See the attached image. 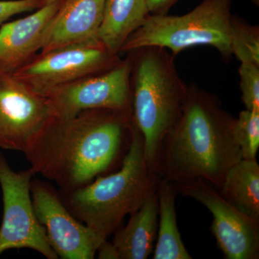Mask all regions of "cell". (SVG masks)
Listing matches in <instances>:
<instances>
[{"label":"cell","instance_id":"cell-1","mask_svg":"<svg viewBox=\"0 0 259 259\" xmlns=\"http://www.w3.org/2000/svg\"><path fill=\"white\" fill-rule=\"evenodd\" d=\"M132 114L97 109L54 118L25 151L30 168L62 192L91 183L128 150Z\"/></svg>","mask_w":259,"mask_h":259},{"label":"cell","instance_id":"cell-2","mask_svg":"<svg viewBox=\"0 0 259 259\" xmlns=\"http://www.w3.org/2000/svg\"><path fill=\"white\" fill-rule=\"evenodd\" d=\"M235 120L214 97L187 88L180 115L162 141L158 176L174 183L203 180L220 190L230 168L242 159Z\"/></svg>","mask_w":259,"mask_h":259},{"label":"cell","instance_id":"cell-3","mask_svg":"<svg viewBox=\"0 0 259 259\" xmlns=\"http://www.w3.org/2000/svg\"><path fill=\"white\" fill-rule=\"evenodd\" d=\"M159 178L148 166L144 137L132 119L131 142L120 169L59 194L76 219L107 240L125 216L139 210L156 192Z\"/></svg>","mask_w":259,"mask_h":259},{"label":"cell","instance_id":"cell-4","mask_svg":"<svg viewBox=\"0 0 259 259\" xmlns=\"http://www.w3.org/2000/svg\"><path fill=\"white\" fill-rule=\"evenodd\" d=\"M141 50L131 89L132 117L144 137L148 166L157 174L162 141L180 115L187 88L181 82L163 49Z\"/></svg>","mask_w":259,"mask_h":259},{"label":"cell","instance_id":"cell-5","mask_svg":"<svg viewBox=\"0 0 259 259\" xmlns=\"http://www.w3.org/2000/svg\"><path fill=\"white\" fill-rule=\"evenodd\" d=\"M231 0H203L182 16L148 15L125 42L120 52L146 47L168 49L175 55L196 47L211 46L224 57L231 52Z\"/></svg>","mask_w":259,"mask_h":259},{"label":"cell","instance_id":"cell-6","mask_svg":"<svg viewBox=\"0 0 259 259\" xmlns=\"http://www.w3.org/2000/svg\"><path fill=\"white\" fill-rule=\"evenodd\" d=\"M31 168L12 169L0 152V187L3 218L0 227V255L12 249L30 248L48 259L59 258L51 246L45 228L35 214L31 197Z\"/></svg>","mask_w":259,"mask_h":259},{"label":"cell","instance_id":"cell-7","mask_svg":"<svg viewBox=\"0 0 259 259\" xmlns=\"http://www.w3.org/2000/svg\"><path fill=\"white\" fill-rule=\"evenodd\" d=\"M131 61H120L104 72L51 89L42 94L55 118H68L89 110L132 114Z\"/></svg>","mask_w":259,"mask_h":259},{"label":"cell","instance_id":"cell-8","mask_svg":"<svg viewBox=\"0 0 259 259\" xmlns=\"http://www.w3.org/2000/svg\"><path fill=\"white\" fill-rule=\"evenodd\" d=\"M120 62L101 42H88L36 54L13 74L42 95L56 88L104 72Z\"/></svg>","mask_w":259,"mask_h":259},{"label":"cell","instance_id":"cell-9","mask_svg":"<svg viewBox=\"0 0 259 259\" xmlns=\"http://www.w3.org/2000/svg\"><path fill=\"white\" fill-rule=\"evenodd\" d=\"M174 185L177 194L195 199L212 213L210 231L225 258H259V220L236 208L219 190L203 180L176 182Z\"/></svg>","mask_w":259,"mask_h":259},{"label":"cell","instance_id":"cell-10","mask_svg":"<svg viewBox=\"0 0 259 259\" xmlns=\"http://www.w3.org/2000/svg\"><path fill=\"white\" fill-rule=\"evenodd\" d=\"M53 118L44 95L0 70V148L25 153Z\"/></svg>","mask_w":259,"mask_h":259},{"label":"cell","instance_id":"cell-11","mask_svg":"<svg viewBox=\"0 0 259 259\" xmlns=\"http://www.w3.org/2000/svg\"><path fill=\"white\" fill-rule=\"evenodd\" d=\"M30 190L37 220L45 228L51 246L58 257L95 258L99 246L105 239L69 212L49 182L34 179Z\"/></svg>","mask_w":259,"mask_h":259},{"label":"cell","instance_id":"cell-12","mask_svg":"<svg viewBox=\"0 0 259 259\" xmlns=\"http://www.w3.org/2000/svg\"><path fill=\"white\" fill-rule=\"evenodd\" d=\"M105 5V0H62L46 30L41 53L77 44L100 42L98 34Z\"/></svg>","mask_w":259,"mask_h":259},{"label":"cell","instance_id":"cell-13","mask_svg":"<svg viewBox=\"0 0 259 259\" xmlns=\"http://www.w3.org/2000/svg\"><path fill=\"white\" fill-rule=\"evenodd\" d=\"M61 3L62 0H56L33 14L0 26V70L14 73L36 55Z\"/></svg>","mask_w":259,"mask_h":259},{"label":"cell","instance_id":"cell-14","mask_svg":"<svg viewBox=\"0 0 259 259\" xmlns=\"http://www.w3.org/2000/svg\"><path fill=\"white\" fill-rule=\"evenodd\" d=\"M128 223L114 233L113 243L119 259H146L154 250L157 238L158 204L156 192L139 210L131 214Z\"/></svg>","mask_w":259,"mask_h":259},{"label":"cell","instance_id":"cell-15","mask_svg":"<svg viewBox=\"0 0 259 259\" xmlns=\"http://www.w3.org/2000/svg\"><path fill=\"white\" fill-rule=\"evenodd\" d=\"M148 15L146 0H105L99 40L109 52L118 55L127 37Z\"/></svg>","mask_w":259,"mask_h":259},{"label":"cell","instance_id":"cell-16","mask_svg":"<svg viewBox=\"0 0 259 259\" xmlns=\"http://www.w3.org/2000/svg\"><path fill=\"white\" fill-rule=\"evenodd\" d=\"M156 194L159 218L153 259H192L177 226L175 204L177 192L173 182L160 177Z\"/></svg>","mask_w":259,"mask_h":259},{"label":"cell","instance_id":"cell-17","mask_svg":"<svg viewBox=\"0 0 259 259\" xmlns=\"http://www.w3.org/2000/svg\"><path fill=\"white\" fill-rule=\"evenodd\" d=\"M219 192L241 212L259 220V165L256 159H241L232 166Z\"/></svg>","mask_w":259,"mask_h":259},{"label":"cell","instance_id":"cell-18","mask_svg":"<svg viewBox=\"0 0 259 259\" xmlns=\"http://www.w3.org/2000/svg\"><path fill=\"white\" fill-rule=\"evenodd\" d=\"M233 136L241 149L242 159H256L259 148V110L240 112L233 125Z\"/></svg>","mask_w":259,"mask_h":259},{"label":"cell","instance_id":"cell-19","mask_svg":"<svg viewBox=\"0 0 259 259\" xmlns=\"http://www.w3.org/2000/svg\"><path fill=\"white\" fill-rule=\"evenodd\" d=\"M231 52L241 64L259 65L258 27L241 24L232 18Z\"/></svg>","mask_w":259,"mask_h":259},{"label":"cell","instance_id":"cell-20","mask_svg":"<svg viewBox=\"0 0 259 259\" xmlns=\"http://www.w3.org/2000/svg\"><path fill=\"white\" fill-rule=\"evenodd\" d=\"M240 88L242 100L248 110H259V65L241 64Z\"/></svg>","mask_w":259,"mask_h":259},{"label":"cell","instance_id":"cell-21","mask_svg":"<svg viewBox=\"0 0 259 259\" xmlns=\"http://www.w3.org/2000/svg\"><path fill=\"white\" fill-rule=\"evenodd\" d=\"M41 8L40 0L0 1V26L12 17Z\"/></svg>","mask_w":259,"mask_h":259},{"label":"cell","instance_id":"cell-22","mask_svg":"<svg viewBox=\"0 0 259 259\" xmlns=\"http://www.w3.org/2000/svg\"><path fill=\"white\" fill-rule=\"evenodd\" d=\"M178 0H146V8L149 15H166L172 5Z\"/></svg>","mask_w":259,"mask_h":259},{"label":"cell","instance_id":"cell-23","mask_svg":"<svg viewBox=\"0 0 259 259\" xmlns=\"http://www.w3.org/2000/svg\"><path fill=\"white\" fill-rule=\"evenodd\" d=\"M97 253L100 259H119L118 253L113 243L107 240L102 242L99 246Z\"/></svg>","mask_w":259,"mask_h":259},{"label":"cell","instance_id":"cell-24","mask_svg":"<svg viewBox=\"0 0 259 259\" xmlns=\"http://www.w3.org/2000/svg\"><path fill=\"white\" fill-rule=\"evenodd\" d=\"M55 1H56V0H40L41 8L42 7L46 6V5L51 4V3H53Z\"/></svg>","mask_w":259,"mask_h":259}]
</instances>
